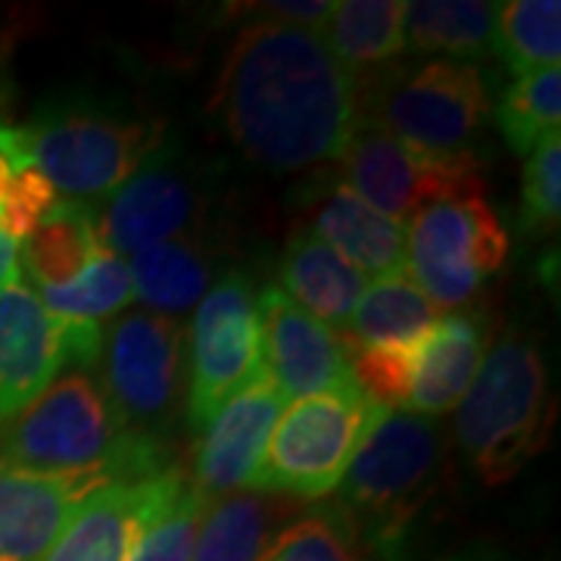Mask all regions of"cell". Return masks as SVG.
Returning a JSON list of instances; mask_svg holds the SVG:
<instances>
[{
    "instance_id": "13",
    "label": "cell",
    "mask_w": 561,
    "mask_h": 561,
    "mask_svg": "<svg viewBox=\"0 0 561 561\" xmlns=\"http://www.w3.org/2000/svg\"><path fill=\"white\" fill-rule=\"evenodd\" d=\"M187 490L191 481L181 465L140 481L103 483L76 505L44 561H128Z\"/></svg>"
},
{
    "instance_id": "21",
    "label": "cell",
    "mask_w": 561,
    "mask_h": 561,
    "mask_svg": "<svg viewBox=\"0 0 561 561\" xmlns=\"http://www.w3.org/2000/svg\"><path fill=\"white\" fill-rule=\"evenodd\" d=\"M135 300L165 319H184L209 294L216 278V253L197 231H184L169 241L138 250L131 262Z\"/></svg>"
},
{
    "instance_id": "2",
    "label": "cell",
    "mask_w": 561,
    "mask_h": 561,
    "mask_svg": "<svg viewBox=\"0 0 561 561\" xmlns=\"http://www.w3.org/2000/svg\"><path fill=\"white\" fill-rule=\"evenodd\" d=\"M172 465L165 446L140 440L125 427L88 371L57 378L0 427V468L60 478L88 493L103 483L160 474Z\"/></svg>"
},
{
    "instance_id": "20",
    "label": "cell",
    "mask_w": 561,
    "mask_h": 561,
    "mask_svg": "<svg viewBox=\"0 0 561 561\" xmlns=\"http://www.w3.org/2000/svg\"><path fill=\"white\" fill-rule=\"evenodd\" d=\"M312 234L334 247L362 275H397L405 268V225L381 216L346 184L321 194L312 213Z\"/></svg>"
},
{
    "instance_id": "30",
    "label": "cell",
    "mask_w": 561,
    "mask_h": 561,
    "mask_svg": "<svg viewBox=\"0 0 561 561\" xmlns=\"http://www.w3.org/2000/svg\"><path fill=\"white\" fill-rule=\"evenodd\" d=\"M260 561H375L334 505L287 522Z\"/></svg>"
},
{
    "instance_id": "35",
    "label": "cell",
    "mask_w": 561,
    "mask_h": 561,
    "mask_svg": "<svg viewBox=\"0 0 561 561\" xmlns=\"http://www.w3.org/2000/svg\"><path fill=\"white\" fill-rule=\"evenodd\" d=\"M25 165H28V162L22 157L20 140H16V125L0 122V201H3V194H7L13 175H16L20 169H25Z\"/></svg>"
},
{
    "instance_id": "4",
    "label": "cell",
    "mask_w": 561,
    "mask_h": 561,
    "mask_svg": "<svg viewBox=\"0 0 561 561\" xmlns=\"http://www.w3.org/2000/svg\"><path fill=\"white\" fill-rule=\"evenodd\" d=\"M446 437L434 419L390 409L350 461L334 508L371 559L400 561L412 522L446 486Z\"/></svg>"
},
{
    "instance_id": "38",
    "label": "cell",
    "mask_w": 561,
    "mask_h": 561,
    "mask_svg": "<svg viewBox=\"0 0 561 561\" xmlns=\"http://www.w3.org/2000/svg\"><path fill=\"white\" fill-rule=\"evenodd\" d=\"M0 113H3V88H0ZM0 122H3V116H0Z\"/></svg>"
},
{
    "instance_id": "29",
    "label": "cell",
    "mask_w": 561,
    "mask_h": 561,
    "mask_svg": "<svg viewBox=\"0 0 561 561\" xmlns=\"http://www.w3.org/2000/svg\"><path fill=\"white\" fill-rule=\"evenodd\" d=\"M496 125H500L505 144L527 157L540 147L542 140L559 135L561 125V69L546 66L530 76L515 79L500 106H496Z\"/></svg>"
},
{
    "instance_id": "19",
    "label": "cell",
    "mask_w": 561,
    "mask_h": 561,
    "mask_svg": "<svg viewBox=\"0 0 561 561\" xmlns=\"http://www.w3.org/2000/svg\"><path fill=\"white\" fill-rule=\"evenodd\" d=\"M278 290L331 331H346L368 280L356 265L312 231H300L284 243L278 260Z\"/></svg>"
},
{
    "instance_id": "3",
    "label": "cell",
    "mask_w": 561,
    "mask_h": 561,
    "mask_svg": "<svg viewBox=\"0 0 561 561\" xmlns=\"http://www.w3.org/2000/svg\"><path fill=\"white\" fill-rule=\"evenodd\" d=\"M552 424L556 393L540 343L522 328H508L486 350L456 405L461 456L483 486H502L546 449Z\"/></svg>"
},
{
    "instance_id": "17",
    "label": "cell",
    "mask_w": 561,
    "mask_h": 561,
    "mask_svg": "<svg viewBox=\"0 0 561 561\" xmlns=\"http://www.w3.org/2000/svg\"><path fill=\"white\" fill-rule=\"evenodd\" d=\"M493 324L486 312H449L415 346L412 390L405 412L421 419H440L456 412L490 350Z\"/></svg>"
},
{
    "instance_id": "18",
    "label": "cell",
    "mask_w": 561,
    "mask_h": 561,
    "mask_svg": "<svg viewBox=\"0 0 561 561\" xmlns=\"http://www.w3.org/2000/svg\"><path fill=\"white\" fill-rule=\"evenodd\" d=\"M84 496L60 478L0 468V561H44Z\"/></svg>"
},
{
    "instance_id": "32",
    "label": "cell",
    "mask_w": 561,
    "mask_h": 561,
    "mask_svg": "<svg viewBox=\"0 0 561 561\" xmlns=\"http://www.w3.org/2000/svg\"><path fill=\"white\" fill-rule=\"evenodd\" d=\"M415 346H350V365L356 387L383 409H405L412 390Z\"/></svg>"
},
{
    "instance_id": "8",
    "label": "cell",
    "mask_w": 561,
    "mask_h": 561,
    "mask_svg": "<svg viewBox=\"0 0 561 561\" xmlns=\"http://www.w3.org/2000/svg\"><path fill=\"white\" fill-rule=\"evenodd\" d=\"M383 409L365 393H319L280 412L262 453L253 493L316 502L337 493L362 440L383 419Z\"/></svg>"
},
{
    "instance_id": "22",
    "label": "cell",
    "mask_w": 561,
    "mask_h": 561,
    "mask_svg": "<svg viewBox=\"0 0 561 561\" xmlns=\"http://www.w3.org/2000/svg\"><path fill=\"white\" fill-rule=\"evenodd\" d=\"M500 3L483 0H415L405 3L402 44L409 54L474 62L493 54Z\"/></svg>"
},
{
    "instance_id": "10",
    "label": "cell",
    "mask_w": 561,
    "mask_h": 561,
    "mask_svg": "<svg viewBox=\"0 0 561 561\" xmlns=\"http://www.w3.org/2000/svg\"><path fill=\"white\" fill-rule=\"evenodd\" d=\"M265 375L253 280L225 272L187 331V424L201 434L228 402Z\"/></svg>"
},
{
    "instance_id": "37",
    "label": "cell",
    "mask_w": 561,
    "mask_h": 561,
    "mask_svg": "<svg viewBox=\"0 0 561 561\" xmlns=\"http://www.w3.org/2000/svg\"><path fill=\"white\" fill-rule=\"evenodd\" d=\"M443 561H512L500 556V552H490V549H468V552H459V556H453V559H443Z\"/></svg>"
},
{
    "instance_id": "23",
    "label": "cell",
    "mask_w": 561,
    "mask_h": 561,
    "mask_svg": "<svg viewBox=\"0 0 561 561\" xmlns=\"http://www.w3.org/2000/svg\"><path fill=\"white\" fill-rule=\"evenodd\" d=\"M402 20V0H341L334 3L319 38L359 84L405 54Z\"/></svg>"
},
{
    "instance_id": "31",
    "label": "cell",
    "mask_w": 561,
    "mask_h": 561,
    "mask_svg": "<svg viewBox=\"0 0 561 561\" xmlns=\"http://www.w3.org/2000/svg\"><path fill=\"white\" fill-rule=\"evenodd\" d=\"M561 219V138L527 153L522 175V225L527 234H556Z\"/></svg>"
},
{
    "instance_id": "16",
    "label": "cell",
    "mask_w": 561,
    "mask_h": 561,
    "mask_svg": "<svg viewBox=\"0 0 561 561\" xmlns=\"http://www.w3.org/2000/svg\"><path fill=\"white\" fill-rule=\"evenodd\" d=\"M284 405L287 402L280 400L268 375L228 402L197 437L194 490H201L206 500H219L250 486Z\"/></svg>"
},
{
    "instance_id": "6",
    "label": "cell",
    "mask_w": 561,
    "mask_h": 561,
    "mask_svg": "<svg viewBox=\"0 0 561 561\" xmlns=\"http://www.w3.org/2000/svg\"><path fill=\"white\" fill-rule=\"evenodd\" d=\"M486 116L490 84L474 62H393L359 81V119L421 153H465Z\"/></svg>"
},
{
    "instance_id": "14",
    "label": "cell",
    "mask_w": 561,
    "mask_h": 561,
    "mask_svg": "<svg viewBox=\"0 0 561 561\" xmlns=\"http://www.w3.org/2000/svg\"><path fill=\"white\" fill-rule=\"evenodd\" d=\"M260 312L262 368L284 402L319 393H356L350 346L337 331L312 319L278 287H265L256 300ZM362 393V390H359Z\"/></svg>"
},
{
    "instance_id": "5",
    "label": "cell",
    "mask_w": 561,
    "mask_h": 561,
    "mask_svg": "<svg viewBox=\"0 0 561 561\" xmlns=\"http://www.w3.org/2000/svg\"><path fill=\"white\" fill-rule=\"evenodd\" d=\"M22 157L69 201L110 197L162 147L157 122L94 103H54L16 125Z\"/></svg>"
},
{
    "instance_id": "26",
    "label": "cell",
    "mask_w": 561,
    "mask_h": 561,
    "mask_svg": "<svg viewBox=\"0 0 561 561\" xmlns=\"http://www.w3.org/2000/svg\"><path fill=\"white\" fill-rule=\"evenodd\" d=\"M280 512L275 496L253 490L209 500L194 542V561H260L278 534L275 522Z\"/></svg>"
},
{
    "instance_id": "28",
    "label": "cell",
    "mask_w": 561,
    "mask_h": 561,
    "mask_svg": "<svg viewBox=\"0 0 561 561\" xmlns=\"http://www.w3.org/2000/svg\"><path fill=\"white\" fill-rule=\"evenodd\" d=\"M35 294L54 319L106 324L135 302V284H131L128 262L103 250L76 280L62 287L35 290Z\"/></svg>"
},
{
    "instance_id": "1",
    "label": "cell",
    "mask_w": 561,
    "mask_h": 561,
    "mask_svg": "<svg viewBox=\"0 0 561 561\" xmlns=\"http://www.w3.org/2000/svg\"><path fill=\"white\" fill-rule=\"evenodd\" d=\"M209 110L247 160L302 172L343 157L359 84L316 32L260 20L228 47Z\"/></svg>"
},
{
    "instance_id": "27",
    "label": "cell",
    "mask_w": 561,
    "mask_h": 561,
    "mask_svg": "<svg viewBox=\"0 0 561 561\" xmlns=\"http://www.w3.org/2000/svg\"><path fill=\"white\" fill-rule=\"evenodd\" d=\"M493 54L502 57L515 79L546 66H559L561 3L559 0H508L500 3Z\"/></svg>"
},
{
    "instance_id": "15",
    "label": "cell",
    "mask_w": 561,
    "mask_h": 561,
    "mask_svg": "<svg viewBox=\"0 0 561 561\" xmlns=\"http://www.w3.org/2000/svg\"><path fill=\"white\" fill-rule=\"evenodd\" d=\"M76 328L54 319L22 275L0 290V424L38 400L62 368L72 371Z\"/></svg>"
},
{
    "instance_id": "11",
    "label": "cell",
    "mask_w": 561,
    "mask_h": 561,
    "mask_svg": "<svg viewBox=\"0 0 561 561\" xmlns=\"http://www.w3.org/2000/svg\"><path fill=\"white\" fill-rule=\"evenodd\" d=\"M508 260V234L483 197L437 203L405 228V275L437 309H459Z\"/></svg>"
},
{
    "instance_id": "12",
    "label": "cell",
    "mask_w": 561,
    "mask_h": 561,
    "mask_svg": "<svg viewBox=\"0 0 561 561\" xmlns=\"http://www.w3.org/2000/svg\"><path fill=\"white\" fill-rule=\"evenodd\" d=\"M206 206V187L194 162L175 157L162 144L131 179L94 209L101 247L113 256L138 253L150 243L197 231Z\"/></svg>"
},
{
    "instance_id": "33",
    "label": "cell",
    "mask_w": 561,
    "mask_h": 561,
    "mask_svg": "<svg viewBox=\"0 0 561 561\" xmlns=\"http://www.w3.org/2000/svg\"><path fill=\"white\" fill-rule=\"evenodd\" d=\"M206 505L209 500L191 483V490L181 496L179 505L140 540L128 561H194V542H197Z\"/></svg>"
},
{
    "instance_id": "24",
    "label": "cell",
    "mask_w": 561,
    "mask_h": 561,
    "mask_svg": "<svg viewBox=\"0 0 561 561\" xmlns=\"http://www.w3.org/2000/svg\"><path fill=\"white\" fill-rule=\"evenodd\" d=\"M101 253L94 206L81 201H57L38 228L16 243L20 272L25 268L38 290L76 280Z\"/></svg>"
},
{
    "instance_id": "34",
    "label": "cell",
    "mask_w": 561,
    "mask_h": 561,
    "mask_svg": "<svg viewBox=\"0 0 561 561\" xmlns=\"http://www.w3.org/2000/svg\"><path fill=\"white\" fill-rule=\"evenodd\" d=\"M54 206H57L54 184L44 179L35 165H25L13 175L3 201H0V234L20 243L22 238H28L38 228L41 219Z\"/></svg>"
},
{
    "instance_id": "7",
    "label": "cell",
    "mask_w": 561,
    "mask_h": 561,
    "mask_svg": "<svg viewBox=\"0 0 561 561\" xmlns=\"http://www.w3.org/2000/svg\"><path fill=\"white\" fill-rule=\"evenodd\" d=\"M116 415L140 440L169 449L181 402L187 400V328L157 312H125L106 321L98 365Z\"/></svg>"
},
{
    "instance_id": "36",
    "label": "cell",
    "mask_w": 561,
    "mask_h": 561,
    "mask_svg": "<svg viewBox=\"0 0 561 561\" xmlns=\"http://www.w3.org/2000/svg\"><path fill=\"white\" fill-rule=\"evenodd\" d=\"M20 256H16V241H10L7 234H0V290L10 280L20 278Z\"/></svg>"
},
{
    "instance_id": "25",
    "label": "cell",
    "mask_w": 561,
    "mask_h": 561,
    "mask_svg": "<svg viewBox=\"0 0 561 561\" xmlns=\"http://www.w3.org/2000/svg\"><path fill=\"white\" fill-rule=\"evenodd\" d=\"M440 321V309L405 272L383 275L365 287L346 324V346H409Z\"/></svg>"
},
{
    "instance_id": "9",
    "label": "cell",
    "mask_w": 561,
    "mask_h": 561,
    "mask_svg": "<svg viewBox=\"0 0 561 561\" xmlns=\"http://www.w3.org/2000/svg\"><path fill=\"white\" fill-rule=\"evenodd\" d=\"M337 162L341 184L381 216L402 225L437 203L483 197L486 187L481 162L471 150L453 157L421 153L362 119Z\"/></svg>"
}]
</instances>
